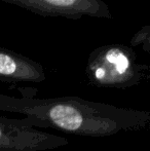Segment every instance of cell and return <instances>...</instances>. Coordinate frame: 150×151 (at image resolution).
I'll return each mask as SVG.
<instances>
[{
    "mask_svg": "<svg viewBox=\"0 0 150 151\" xmlns=\"http://www.w3.org/2000/svg\"><path fill=\"white\" fill-rule=\"evenodd\" d=\"M88 75L100 86H128L140 78L136 55L128 46L110 44L98 47L90 54Z\"/></svg>",
    "mask_w": 150,
    "mask_h": 151,
    "instance_id": "cell-1",
    "label": "cell"
},
{
    "mask_svg": "<svg viewBox=\"0 0 150 151\" xmlns=\"http://www.w3.org/2000/svg\"><path fill=\"white\" fill-rule=\"evenodd\" d=\"M45 17H64L77 20L84 16L111 19L108 4L103 0H0Z\"/></svg>",
    "mask_w": 150,
    "mask_h": 151,
    "instance_id": "cell-2",
    "label": "cell"
},
{
    "mask_svg": "<svg viewBox=\"0 0 150 151\" xmlns=\"http://www.w3.org/2000/svg\"><path fill=\"white\" fill-rule=\"evenodd\" d=\"M0 78L14 81H42L43 68L36 62L0 46Z\"/></svg>",
    "mask_w": 150,
    "mask_h": 151,
    "instance_id": "cell-3",
    "label": "cell"
},
{
    "mask_svg": "<svg viewBox=\"0 0 150 151\" xmlns=\"http://www.w3.org/2000/svg\"><path fill=\"white\" fill-rule=\"evenodd\" d=\"M48 118L58 127L68 132H81L84 117L76 107L65 103L52 106L48 112Z\"/></svg>",
    "mask_w": 150,
    "mask_h": 151,
    "instance_id": "cell-4",
    "label": "cell"
},
{
    "mask_svg": "<svg viewBox=\"0 0 150 151\" xmlns=\"http://www.w3.org/2000/svg\"><path fill=\"white\" fill-rule=\"evenodd\" d=\"M149 41H150V27L146 25L143 27L141 30H139L133 36L131 40V45L132 46H138V45H144V48L146 52L149 50Z\"/></svg>",
    "mask_w": 150,
    "mask_h": 151,
    "instance_id": "cell-5",
    "label": "cell"
}]
</instances>
